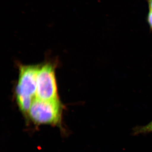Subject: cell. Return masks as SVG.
Instances as JSON below:
<instances>
[{"label": "cell", "instance_id": "4", "mask_svg": "<svg viewBox=\"0 0 152 152\" xmlns=\"http://www.w3.org/2000/svg\"><path fill=\"white\" fill-rule=\"evenodd\" d=\"M146 20L147 23L149 25L150 29L152 31V13L151 12L148 13L147 15Z\"/></svg>", "mask_w": 152, "mask_h": 152}, {"label": "cell", "instance_id": "5", "mask_svg": "<svg viewBox=\"0 0 152 152\" xmlns=\"http://www.w3.org/2000/svg\"><path fill=\"white\" fill-rule=\"evenodd\" d=\"M148 6V12L152 13V0H146Z\"/></svg>", "mask_w": 152, "mask_h": 152}, {"label": "cell", "instance_id": "2", "mask_svg": "<svg viewBox=\"0 0 152 152\" xmlns=\"http://www.w3.org/2000/svg\"><path fill=\"white\" fill-rule=\"evenodd\" d=\"M63 107L58 99L44 100L36 98L31 105L28 116L37 125H58L61 122Z\"/></svg>", "mask_w": 152, "mask_h": 152}, {"label": "cell", "instance_id": "3", "mask_svg": "<svg viewBox=\"0 0 152 152\" xmlns=\"http://www.w3.org/2000/svg\"><path fill=\"white\" fill-rule=\"evenodd\" d=\"M37 98L44 100L58 99L54 67L51 64L40 66L37 77Z\"/></svg>", "mask_w": 152, "mask_h": 152}, {"label": "cell", "instance_id": "1", "mask_svg": "<svg viewBox=\"0 0 152 152\" xmlns=\"http://www.w3.org/2000/svg\"><path fill=\"white\" fill-rule=\"evenodd\" d=\"M39 66H22L16 88L17 103L21 112L28 115L33 101L37 98V77Z\"/></svg>", "mask_w": 152, "mask_h": 152}]
</instances>
